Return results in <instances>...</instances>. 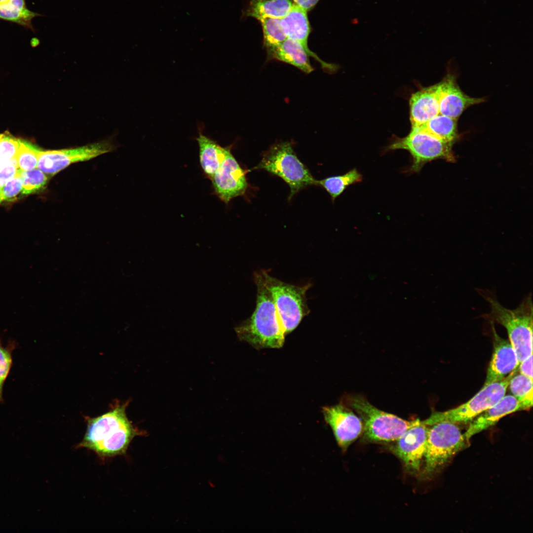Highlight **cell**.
I'll return each instance as SVG.
<instances>
[{
	"label": "cell",
	"instance_id": "d6986e66",
	"mask_svg": "<svg viewBox=\"0 0 533 533\" xmlns=\"http://www.w3.org/2000/svg\"><path fill=\"white\" fill-rule=\"evenodd\" d=\"M202 130V127L199 126L196 138L199 146V162L206 177L211 180L231 147H222L204 135Z\"/></svg>",
	"mask_w": 533,
	"mask_h": 533
},
{
	"label": "cell",
	"instance_id": "ba28073f",
	"mask_svg": "<svg viewBox=\"0 0 533 533\" xmlns=\"http://www.w3.org/2000/svg\"><path fill=\"white\" fill-rule=\"evenodd\" d=\"M427 426L423 473L430 477L465 447L466 439L455 423L440 421Z\"/></svg>",
	"mask_w": 533,
	"mask_h": 533
},
{
	"label": "cell",
	"instance_id": "9a60e30c",
	"mask_svg": "<svg viewBox=\"0 0 533 533\" xmlns=\"http://www.w3.org/2000/svg\"><path fill=\"white\" fill-rule=\"evenodd\" d=\"M305 10L293 4L289 12L280 19V26L287 38L299 42L311 56L320 63L324 69H330L332 67L321 59L308 47V39L311 32L310 23Z\"/></svg>",
	"mask_w": 533,
	"mask_h": 533
},
{
	"label": "cell",
	"instance_id": "5b68a950",
	"mask_svg": "<svg viewBox=\"0 0 533 533\" xmlns=\"http://www.w3.org/2000/svg\"><path fill=\"white\" fill-rule=\"evenodd\" d=\"M254 169L265 170L282 178L290 187L289 199L303 188L316 185L317 180L298 158L289 142L271 146Z\"/></svg>",
	"mask_w": 533,
	"mask_h": 533
},
{
	"label": "cell",
	"instance_id": "e575fe53",
	"mask_svg": "<svg viewBox=\"0 0 533 533\" xmlns=\"http://www.w3.org/2000/svg\"><path fill=\"white\" fill-rule=\"evenodd\" d=\"M3 201V199L2 195L1 190V189H0V203H1Z\"/></svg>",
	"mask_w": 533,
	"mask_h": 533
},
{
	"label": "cell",
	"instance_id": "83f0119b",
	"mask_svg": "<svg viewBox=\"0 0 533 533\" xmlns=\"http://www.w3.org/2000/svg\"><path fill=\"white\" fill-rule=\"evenodd\" d=\"M39 151L35 146L21 140L15 156L18 168L23 171L37 168Z\"/></svg>",
	"mask_w": 533,
	"mask_h": 533
},
{
	"label": "cell",
	"instance_id": "1f68e13d",
	"mask_svg": "<svg viewBox=\"0 0 533 533\" xmlns=\"http://www.w3.org/2000/svg\"><path fill=\"white\" fill-rule=\"evenodd\" d=\"M19 169L15 157L0 167V189L17 174Z\"/></svg>",
	"mask_w": 533,
	"mask_h": 533
},
{
	"label": "cell",
	"instance_id": "ac0fdd59",
	"mask_svg": "<svg viewBox=\"0 0 533 533\" xmlns=\"http://www.w3.org/2000/svg\"><path fill=\"white\" fill-rule=\"evenodd\" d=\"M522 411L518 400L513 395H504L495 404L488 408L470 422L464 434L466 440L495 425L504 416Z\"/></svg>",
	"mask_w": 533,
	"mask_h": 533
},
{
	"label": "cell",
	"instance_id": "f546056e",
	"mask_svg": "<svg viewBox=\"0 0 533 533\" xmlns=\"http://www.w3.org/2000/svg\"><path fill=\"white\" fill-rule=\"evenodd\" d=\"M15 347L12 341L4 347L0 340V390L2 391L12 365V352Z\"/></svg>",
	"mask_w": 533,
	"mask_h": 533
},
{
	"label": "cell",
	"instance_id": "7c38bea8",
	"mask_svg": "<svg viewBox=\"0 0 533 533\" xmlns=\"http://www.w3.org/2000/svg\"><path fill=\"white\" fill-rule=\"evenodd\" d=\"M211 181L214 193L226 204L245 194L248 188L245 172L231 153V148Z\"/></svg>",
	"mask_w": 533,
	"mask_h": 533
},
{
	"label": "cell",
	"instance_id": "8fae6325",
	"mask_svg": "<svg viewBox=\"0 0 533 533\" xmlns=\"http://www.w3.org/2000/svg\"><path fill=\"white\" fill-rule=\"evenodd\" d=\"M428 426L422 420L415 419L413 424L395 442L394 454L402 461L406 470L417 474L420 471L426 450Z\"/></svg>",
	"mask_w": 533,
	"mask_h": 533
},
{
	"label": "cell",
	"instance_id": "277c9868",
	"mask_svg": "<svg viewBox=\"0 0 533 533\" xmlns=\"http://www.w3.org/2000/svg\"><path fill=\"white\" fill-rule=\"evenodd\" d=\"M344 404L355 411L363 424L362 440L367 443L395 441L414 423L379 410L362 395H347Z\"/></svg>",
	"mask_w": 533,
	"mask_h": 533
},
{
	"label": "cell",
	"instance_id": "2e32d148",
	"mask_svg": "<svg viewBox=\"0 0 533 533\" xmlns=\"http://www.w3.org/2000/svg\"><path fill=\"white\" fill-rule=\"evenodd\" d=\"M439 114L455 119H457L468 107L484 101L464 94L451 76L439 82Z\"/></svg>",
	"mask_w": 533,
	"mask_h": 533
},
{
	"label": "cell",
	"instance_id": "f1b7e54d",
	"mask_svg": "<svg viewBox=\"0 0 533 533\" xmlns=\"http://www.w3.org/2000/svg\"><path fill=\"white\" fill-rule=\"evenodd\" d=\"M21 140L12 136L8 132L2 134L0 138V167L15 157Z\"/></svg>",
	"mask_w": 533,
	"mask_h": 533
},
{
	"label": "cell",
	"instance_id": "4fadbf2b",
	"mask_svg": "<svg viewBox=\"0 0 533 533\" xmlns=\"http://www.w3.org/2000/svg\"><path fill=\"white\" fill-rule=\"evenodd\" d=\"M322 412L337 443L343 450H346L362 434L363 424L361 419L343 403L324 407Z\"/></svg>",
	"mask_w": 533,
	"mask_h": 533
},
{
	"label": "cell",
	"instance_id": "4316f807",
	"mask_svg": "<svg viewBox=\"0 0 533 533\" xmlns=\"http://www.w3.org/2000/svg\"><path fill=\"white\" fill-rule=\"evenodd\" d=\"M20 175L23 181V195L35 193L43 190L48 181L47 175L38 168L28 171L20 169Z\"/></svg>",
	"mask_w": 533,
	"mask_h": 533
},
{
	"label": "cell",
	"instance_id": "7a4b0ae2",
	"mask_svg": "<svg viewBox=\"0 0 533 533\" xmlns=\"http://www.w3.org/2000/svg\"><path fill=\"white\" fill-rule=\"evenodd\" d=\"M254 280L257 286L255 309L249 318L235 328V331L241 340L256 348H280L286 334L261 271L254 273Z\"/></svg>",
	"mask_w": 533,
	"mask_h": 533
},
{
	"label": "cell",
	"instance_id": "3957f363",
	"mask_svg": "<svg viewBox=\"0 0 533 533\" xmlns=\"http://www.w3.org/2000/svg\"><path fill=\"white\" fill-rule=\"evenodd\" d=\"M488 302L491 311L482 315L486 319L503 326L515 349L519 363L533 354V303L531 295L527 296L514 309L502 305L493 293L479 291Z\"/></svg>",
	"mask_w": 533,
	"mask_h": 533
},
{
	"label": "cell",
	"instance_id": "4dcf8cb0",
	"mask_svg": "<svg viewBox=\"0 0 533 533\" xmlns=\"http://www.w3.org/2000/svg\"><path fill=\"white\" fill-rule=\"evenodd\" d=\"M1 190L3 200L7 201H15L22 194L23 181L20 175V169L17 174L8 181Z\"/></svg>",
	"mask_w": 533,
	"mask_h": 533
},
{
	"label": "cell",
	"instance_id": "603a6c76",
	"mask_svg": "<svg viewBox=\"0 0 533 533\" xmlns=\"http://www.w3.org/2000/svg\"><path fill=\"white\" fill-rule=\"evenodd\" d=\"M457 119L440 114L419 126L443 141L454 143L457 136Z\"/></svg>",
	"mask_w": 533,
	"mask_h": 533
},
{
	"label": "cell",
	"instance_id": "484cf974",
	"mask_svg": "<svg viewBox=\"0 0 533 533\" xmlns=\"http://www.w3.org/2000/svg\"><path fill=\"white\" fill-rule=\"evenodd\" d=\"M263 33L264 45L268 51L287 38L280 24V19L266 18L258 20Z\"/></svg>",
	"mask_w": 533,
	"mask_h": 533
},
{
	"label": "cell",
	"instance_id": "d6a6232c",
	"mask_svg": "<svg viewBox=\"0 0 533 533\" xmlns=\"http://www.w3.org/2000/svg\"><path fill=\"white\" fill-rule=\"evenodd\" d=\"M519 366L521 374L533 379V354L521 361Z\"/></svg>",
	"mask_w": 533,
	"mask_h": 533
},
{
	"label": "cell",
	"instance_id": "8d00e7d4",
	"mask_svg": "<svg viewBox=\"0 0 533 533\" xmlns=\"http://www.w3.org/2000/svg\"><path fill=\"white\" fill-rule=\"evenodd\" d=\"M7 0H0V3L4 2H5V1H7Z\"/></svg>",
	"mask_w": 533,
	"mask_h": 533
},
{
	"label": "cell",
	"instance_id": "ffe728a7",
	"mask_svg": "<svg viewBox=\"0 0 533 533\" xmlns=\"http://www.w3.org/2000/svg\"><path fill=\"white\" fill-rule=\"evenodd\" d=\"M269 59L277 60L298 68L309 74L314 69L310 64L309 55L297 41L287 38L274 48L267 51Z\"/></svg>",
	"mask_w": 533,
	"mask_h": 533
},
{
	"label": "cell",
	"instance_id": "cb8c5ba5",
	"mask_svg": "<svg viewBox=\"0 0 533 533\" xmlns=\"http://www.w3.org/2000/svg\"><path fill=\"white\" fill-rule=\"evenodd\" d=\"M362 180V175L354 168L342 175L317 180L316 185L324 189L334 202L349 186L361 182Z\"/></svg>",
	"mask_w": 533,
	"mask_h": 533
},
{
	"label": "cell",
	"instance_id": "d4e9b609",
	"mask_svg": "<svg viewBox=\"0 0 533 533\" xmlns=\"http://www.w3.org/2000/svg\"><path fill=\"white\" fill-rule=\"evenodd\" d=\"M515 374L511 378L508 387L518 400L522 411L529 410L533 406V379L520 373Z\"/></svg>",
	"mask_w": 533,
	"mask_h": 533
},
{
	"label": "cell",
	"instance_id": "9c48e42d",
	"mask_svg": "<svg viewBox=\"0 0 533 533\" xmlns=\"http://www.w3.org/2000/svg\"><path fill=\"white\" fill-rule=\"evenodd\" d=\"M513 371L502 380L483 386L468 401L456 408L444 412H435L422 420L427 426L440 421L453 423L471 422L488 408L497 403L505 395Z\"/></svg>",
	"mask_w": 533,
	"mask_h": 533
},
{
	"label": "cell",
	"instance_id": "7402d4cb",
	"mask_svg": "<svg viewBox=\"0 0 533 533\" xmlns=\"http://www.w3.org/2000/svg\"><path fill=\"white\" fill-rule=\"evenodd\" d=\"M43 15L30 10L25 0H7L0 3V19L14 23L35 31L32 20Z\"/></svg>",
	"mask_w": 533,
	"mask_h": 533
},
{
	"label": "cell",
	"instance_id": "74e56055",
	"mask_svg": "<svg viewBox=\"0 0 533 533\" xmlns=\"http://www.w3.org/2000/svg\"><path fill=\"white\" fill-rule=\"evenodd\" d=\"M2 134H0V138L1 137Z\"/></svg>",
	"mask_w": 533,
	"mask_h": 533
},
{
	"label": "cell",
	"instance_id": "d590c367",
	"mask_svg": "<svg viewBox=\"0 0 533 533\" xmlns=\"http://www.w3.org/2000/svg\"><path fill=\"white\" fill-rule=\"evenodd\" d=\"M2 401V391L0 390V403Z\"/></svg>",
	"mask_w": 533,
	"mask_h": 533
},
{
	"label": "cell",
	"instance_id": "8992f818",
	"mask_svg": "<svg viewBox=\"0 0 533 533\" xmlns=\"http://www.w3.org/2000/svg\"><path fill=\"white\" fill-rule=\"evenodd\" d=\"M453 144L441 140L419 127H414L406 137L394 138L384 151H407L412 160L407 172L419 173L425 164L436 159L454 162L455 157L452 152Z\"/></svg>",
	"mask_w": 533,
	"mask_h": 533
},
{
	"label": "cell",
	"instance_id": "52a82bcc",
	"mask_svg": "<svg viewBox=\"0 0 533 533\" xmlns=\"http://www.w3.org/2000/svg\"><path fill=\"white\" fill-rule=\"evenodd\" d=\"M264 284L271 294L285 334L294 330L309 312L306 292L310 284L296 286L285 283L261 270Z\"/></svg>",
	"mask_w": 533,
	"mask_h": 533
},
{
	"label": "cell",
	"instance_id": "e0dca14e",
	"mask_svg": "<svg viewBox=\"0 0 533 533\" xmlns=\"http://www.w3.org/2000/svg\"><path fill=\"white\" fill-rule=\"evenodd\" d=\"M439 83L412 94L409 105L412 127L420 126L439 114Z\"/></svg>",
	"mask_w": 533,
	"mask_h": 533
},
{
	"label": "cell",
	"instance_id": "836d02e7",
	"mask_svg": "<svg viewBox=\"0 0 533 533\" xmlns=\"http://www.w3.org/2000/svg\"><path fill=\"white\" fill-rule=\"evenodd\" d=\"M293 3L307 12L312 9L320 0H291Z\"/></svg>",
	"mask_w": 533,
	"mask_h": 533
},
{
	"label": "cell",
	"instance_id": "6da1fadb",
	"mask_svg": "<svg viewBox=\"0 0 533 533\" xmlns=\"http://www.w3.org/2000/svg\"><path fill=\"white\" fill-rule=\"evenodd\" d=\"M127 404L116 402L100 416L86 417V432L77 447L92 451L102 458L124 454L132 440L143 434L127 418Z\"/></svg>",
	"mask_w": 533,
	"mask_h": 533
},
{
	"label": "cell",
	"instance_id": "44dd1931",
	"mask_svg": "<svg viewBox=\"0 0 533 533\" xmlns=\"http://www.w3.org/2000/svg\"><path fill=\"white\" fill-rule=\"evenodd\" d=\"M291 0H249L245 15L259 20L266 18L280 19L292 8Z\"/></svg>",
	"mask_w": 533,
	"mask_h": 533
},
{
	"label": "cell",
	"instance_id": "5bb4252c",
	"mask_svg": "<svg viewBox=\"0 0 533 533\" xmlns=\"http://www.w3.org/2000/svg\"><path fill=\"white\" fill-rule=\"evenodd\" d=\"M493 336L494 350L483 386L500 381L517 371L519 362L517 353L510 341L500 337L490 322Z\"/></svg>",
	"mask_w": 533,
	"mask_h": 533
},
{
	"label": "cell",
	"instance_id": "30bf717a",
	"mask_svg": "<svg viewBox=\"0 0 533 533\" xmlns=\"http://www.w3.org/2000/svg\"><path fill=\"white\" fill-rule=\"evenodd\" d=\"M112 149L110 143L99 142L75 148L39 150L37 168L46 175L53 176L73 163L90 160Z\"/></svg>",
	"mask_w": 533,
	"mask_h": 533
}]
</instances>
